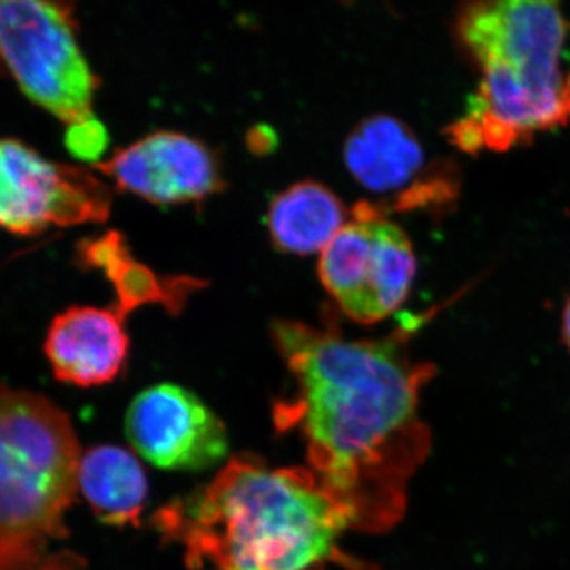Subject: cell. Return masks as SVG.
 <instances>
[{
	"label": "cell",
	"mask_w": 570,
	"mask_h": 570,
	"mask_svg": "<svg viewBox=\"0 0 570 570\" xmlns=\"http://www.w3.org/2000/svg\"><path fill=\"white\" fill-rule=\"evenodd\" d=\"M272 336L295 379L294 393L273 407L276 430L305 441L311 471L352 530H392L431 450L420 393L436 367L412 360L406 333L348 340L332 325L279 318Z\"/></svg>",
	"instance_id": "obj_1"
},
{
	"label": "cell",
	"mask_w": 570,
	"mask_h": 570,
	"mask_svg": "<svg viewBox=\"0 0 570 570\" xmlns=\"http://www.w3.org/2000/svg\"><path fill=\"white\" fill-rule=\"evenodd\" d=\"M154 528L183 547L190 570L356 568L337 549L351 517L311 469L238 455L202 487L157 510Z\"/></svg>",
	"instance_id": "obj_2"
},
{
	"label": "cell",
	"mask_w": 570,
	"mask_h": 570,
	"mask_svg": "<svg viewBox=\"0 0 570 570\" xmlns=\"http://www.w3.org/2000/svg\"><path fill=\"white\" fill-rule=\"evenodd\" d=\"M568 31L554 2L498 0L460 11L456 32L482 71L466 111L449 129L460 149L505 151L568 126L570 71L561 69Z\"/></svg>",
	"instance_id": "obj_3"
},
{
	"label": "cell",
	"mask_w": 570,
	"mask_h": 570,
	"mask_svg": "<svg viewBox=\"0 0 570 570\" xmlns=\"http://www.w3.org/2000/svg\"><path fill=\"white\" fill-rule=\"evenodd\" d=\"M81 452L69 415L47 396L0 387V549L45 557L67 534Z\"/></svg>",
	"instance_id": "obj_4"
},
{
	"label": "cell",
	"mask_w": 570,
	"mask_h": 570,
	"mask_svg": "<svg viewBox=\"0 0 570 570\" xmlns=\"http://www.w3.org/2000/svg\"><path fill=\"white\" fill-rule=\"evenodd\" d=\"M77 26L69 3L0 0V66L31 102L69 126L94 118L99 88Z\"/></svg>",
	"instance_id": "obj_5"
},
{
	"label": "cell",
	"mask_w": 570,
	"mask_h": 570,
	"mask_svg": "<svg viewBox=\"0 0 570 570\" xmlns=\"http://www.w3.org/2000/svg\"><path fill=\"white\" fill-rule=\"evenodd\" d=\"M417 258L406 232L371 205L354 216L318 258V277L346 316L376 324L406 302Z\"/></svg>",
	"instance_id": "obj_6"
},
{
	"label": "cell",
	"mask_w": 570,
	"mask_h": 570,
	"mask_svg": "<svg viewBox=\"0 0 570 570\" xmlns=\"http://www.w3.org/2000/svg\"><path fill=\"white\" fill-rule=\"evenodd\" d=\"M111 194L86 168L52 163L17 138H0V228L36 235L48 227L104 223Z\"/></svg>",
	"instance_id": "obj_7"
},
{
	"label": "cell",
	"mask_w": 570,
	"mask_h": 570,
	"mask_svg": "<svg viewBox=\"0 0 570 570\" xmlns=\"http://www.w3.org/2000/svg\"><path fill=\"white\" fill-rule=\"evenodd\" d=\"M126 436L138 455L167 471H202L227 456L223 420L190 390L159 384L134 397Z\"/></svg>",
	"instance_id": "obj_8"
},
{
	"label": "cell",
	"mask_w": 570,
	"mask_h": 570,
	"mask_svg": "<svg viewBox=\"0 0 570 570\" xmlns=\"http://www.w3.org/2000/svg\"><path fill=\"white\" fill-rule=\"evenodd\" d=\"M116 187L156 205L205 200L224 189L216 153L189 135L159 130L94 165Z\"/></svg>",
	"instance_id": "obj_9"
},
{
	"label": "cell",
	"mask_w": 570,
	"mask_h": 570,
	"mask_svg": "<svg viewBox=\"0 0 570 570\" xmlns=\"http://www.w3.org/2000/svg\"><path fill=\"white\" fill-rule=\"evenodd\" d=\"M124 316L112 307L71 306L52 318L45 355L63 384L91 389L110 384L129 356Z\"/></svg>",
	"instance_id": "obj_10"
},
{
	"label": "cell",
	"mask_w": 570,
	"mask_h": 570,
	"mask_svg": "<svg viewBox=\"0 0 570 570\" xmlns=\"http://www.w3.org/2000/svg\"><path fill=\"white\" fill-rule=\"evenodd\" d=\"M344 163L366 189L395 193L419 175L425 153L403 122L392 116L376 115L360 122L348 135Z\"/></svg>",
	"instance_id": "obj_11"
},
{
	"label": "cell",
	"mask_w": 570,
	"mask_h": 570,
	"mask_svg": "<svg viewBox=\"0 0 570 570\" xmlns=\"http://www.w3.org/2000/svg\"><path fill=\"white\" fill-rule=\"evenodd\" d=\"M348 214L341 198L322 183L305 179L292 184L273 198L266 227L281 253H322L344 225Z\"/></svg>",
	"instance_id": "obj_12"
},
{
	"label": "cell",
	"mask_w": 570,
	"mask_h": 570,
	"mask_svg": "<svg viewBox=\"0 0 570 570\" xmlns=\"http://www.w3.org/2000/svg\"><path fill=\"white\" fill-rule=\"evenodd\" d=\"M78 490L104 524L138 527L148 479L132 453L116 445H97L81 455Z\"/></svg>",
	"instance_id": "obj_13"
},
{
	"label": "cell",
	"mask_w": 570,
	"mask_h": 570,
	"mask_svg": "<svg viewBox=\"0 0 570 570\" xmlns=\"http://www.w3.org/2000/svg\"><path fill=\"white\" fill-rule=\"evenodd\" d=\"M78 257L82 265L102 269L115 284L118 294V306L115 309L121 316L146 303H165L175 309L183 305L181 296L165 291V285L154 276L151 269L130 258L118 234H107L81 243Z\"/></svg>",
	"instance_id": "obj_14"
},
{
	"label": "cell",
	"mask_w": 570,
	"mask_h": 570,
	"mask_svg": "<svg viewBox=\"0 0 570 570\" xmlns=\"http://www.w3.org/2000/svg\"><path fill=\"white\" fill-rule=\"evenodd\" d=\"M107 130L96 118L69 126L66 135L67 148L85 160L97 159L107 148Z\"/></svg>",
	"instance_id": "obj_15"
},
{
	"label": "cell",
	"mask_w": 570,
	"mask_h": 570,
	"mask_svg": "<svg viewBox=\"0 0 570 570\" xmlns=\"http://www.w3.org/2000/svg\"><path fill=\"white\" fill-rule=\"evenodd\" d=\"M40 570H85L82 569L81 561L77 557L71 554L61 553L56 557L48 558L45 562L43 568Z\"/></svg>",
	"instance_id": "obj_16"
},
{
	"label": "cell",
	"mask_w": 570,
	"mask_h": 570,
	"mask_svg": "<svg viewBox=\"0 0 570 570\" xmlns=\"http://www.w3.org/2000/svg\"><path fill=\"white\" fill-rule=\"evenodd\" d=\"M562 340L570 351V295L566 302L564 313H562Z\"/></svg>",
	"instance_id": "obj_17"
}]
</instances>
